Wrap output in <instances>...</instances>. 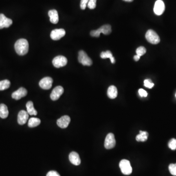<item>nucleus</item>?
I'll list each match as a JSON object with an SVG mask.
<instances>
[{
	"instance_id": "obj_33",
	"label": "nucleus",
	"mask_w": 176,
	"mask_h": 176,
	"mask_svg": "<svg viewBox=\"0 0 176 176\" xmlns=\"http://www.w3.org/2000/svg\"><path fill=\"white\" fill-rule=\"evenodd\" d=\"M140 57L141 56L138 55H136L134 56V61H138L139 60V59H140Z\"/></svg>"
},
{
	"instance_id": "obj_11",
	"label": "nucleus",
	"mask_w": 176,
	"mask_h": 176,
	"mask_svg": "<svg viewBox=\"0 0 176 176\" xmlns=\"http://www.w3.org/2000/svg\"><path fill=\"white\" fill-rule=\"evenodd\" d=\"M66 34V32L63 28L54 29L51 32V37L53 40H58L64 37Z\"/></svg>"
},
{
	"instance_id": "obj_2",
	"label": "nucleus",
	"mask_w": 176,
	"mask_h": 176,
	"mask_svg": "<svg viewBox=\"0 0 176 176\" xmlns=\"http://www.w3.org/2000/svg\"><path fill=\"white\" fill-rule=\"evenodd\" d=\"M111 26L109 25H105L100 27L99 28L95 31H92L91 32L90 34L91 36L95 37H99L100 33L108 35L111 33Z\"/></svg>"
},
{
	"instance_id": "obj_18",
	"label": "nucleus",
	"mask_w": 176,
	"mask_h": 176,
	"mask_svg": "<svg viewBox=\"0 0 176 176\" xmlns=\"http://www.w3.org/2000/svg\"><path fill=\"white\" fill-rule=\"evenodd\" d=\"M118 91L116 87L111 86L108 88L107 91V95L111 99H115L118 96Z\"/></svg>"
},
{
	"instance_id": "obj_27",
	"label": "nucleus",
	"mask_w": 176,
	"mask_h": 176,
	"mask_svg": "<svg viewBox=\"0 0 176 176\" xmlns=\"http://www.w3.org/2000/svg\"><path fill=\"white\" fill-rule=\"evenodd\" d=\"M168 146L171 150H175L176 149V139L175 138L171 139L169 142Z\"/></svg>"
},
{
	"instance_id": "obj_21",
	"label": "nucleus",
	"mask_w": 176,
	"mask_h": 176,
	"mask_svg": "<svg viewBox=\"0 0 176 176\" xmlns=\"http://www.w3.org/2000/svg\"><path fill=\"white\" fill-rule=\"evenodd\" d=\"M149 134L148 132L146 131H140L139 134L136 137V140L138 141H142L144 142L147 141L148 137Z\"/></svg>"
},
{
	"instance_id": "obj_25",
	"label": "nucleus",
	"mask_w": 176,
	"mask_h": 176,
	"mask_svg": "<svg viewBox=\"0 0 176 176\" xmlns=\"http://www.w3.org/2000/svg\"><path fill=\"white\" fill-rule=\"evenodd\" d=\"M146 52V50L145 48L144 47L141 46V47H138V48H137L136 50V53L137 55L139 56H141L145 55V53Z\"/></svg>"
},
{
	"instance_id": "obj_1",
	"label": "nucleus",
	"mask_w": 176,
	"mask_h": 176,
	"mask_svg": "<svg viewBox=\"0 0 176 176\" xmlns=\"http://www.w3.org/2000/svg\"><path fill=\"white\" fill-rule=\"evenodd\" d=\"M14 48L16 52L19 55H24L28 51L29 45L28 41L25 39H20L17 41Z\"/></svg>"
},
{
	"instance_id": "obj_17",
	"label": "nucleus",
	"mask_w": 176,
	"mask_h": 176,
	"mask_svg": "<svg viewBox=\"0 0 176 176\" xmlns=\"http://www.w3.org/2000/svg\"><path fill=\"white\" fill-rule=\"evenodd\" d=\"M48 16L50 17L51 23L54 24L58 23L59 21V16L57 10L55 9L50 10L48 12Z\"/></svg>"
},
{
	"instance_id": "obj_15",
	"label": "nucleus",
	"mask_w": 176,
	"mask_h": 176,
	"mask_svg": "<svg viewBox=\"0 0 176 176\" xmlns=\"http://www.w3.org/2000/svg\"><path fill=\"white\" fill-rule=\"evenodd\" d=\"M28 115L29 114L25 111L22 110L19 111L18 115V118H17L18 123L21 125L25 124L28 118V116H29Z\"/></svg>"
},
{
	"instance_id": "obj_28",
	"label": "nucleus",
	"mask_w": 176,
	"mask_h": 176,
	"mask_svg": "<svg viewBox=\"0 0 176 176\" xmlns=\"http://www.w3.org/2000/svg\"><path fill=\"white\" fill-rule=\"evenodd\" d=\"M144 85L145 87L149 89H151L154 86V84L152 82V81L150 79H146L144 81Z\"/></svg>"
},
{
	"instance_id": "obj_7",
	"label": "nucleus",
	"mask_w": 176,
	"mask_h": 176,
	"mask_svg": "<svg viewBox=\"0 0 176 176\" xmlns=\"http://www.w3.org/2000/svg\"><path fill=\"white\" fill-rule=\"evenodd\" d=\"M67 59L65 56L62 55L57 56L52 60L53 66L57 68L64 67L67 65Z\"/></svg>"
},
{
	"instance_id": "obj_35",
	"label": "nucleus",
	"mask_w": 176,
	"mask_h": 176,
	"mask_svg": "<svg viewBox=\"0 0 176 176\" xmlns=\"http://www.w3.org/2000/svg\"></svg>"
},
{
	"instance_id": "obj_4",
	"label": "nucleus",
	"mask_w": 176,
	"mask_h": 176,
	"mask_svg": "<svg viewBox=\"0 0 176 176\" xmlns=\"http://www.w3.org/2000/svg\"><path fill=\"white\" fill-rule=\"evenodd\" d=\"M78 59L79 63L84 66H90L93 64V61L91 59L84 51H80L79 52Z\"/></svg>"
},
{
	"instance_id": "obj_3",
	"label": "nucleus",
	"mask_w": 176,
	"mask_h": 176,
	"mask_svg": "<svg viewBox=\"0 0 176 176\" xmlns=\"http://www.w3.org/2000/svg\"><path fill=\"white\" fill-rule=\"evenodd\" d=\"M146 39L148 42L152 44H157L160 42V38L157 33L152 29L147 31L145 35Z\"/></svg>"
},
{
	"instance_id": "obj_23",
	"label": "nucleus",
	"mask_w": 176,
	"mask_h": 176,
	"mask_svg": "<svg viewBox=\"0 0 176 176\" xmlns=\"http://www.w3.org/2000/svg\"><path fill=\"white\" fill-rule=\"evenodd\" d=\"M41 123L40 119L38 118H32L29 119L28 122V126L31 128H33L38 126Z\"/></svg>"
},
{
	"instance_id": "obj_5",
	"label": "nucleus",
	"mask_w": 176,
	"mask_h": 176,
	"mask_svg": "<svg viewBox=\"0 0 176 176\" xmlns=\"http://www.w3.org/2000/svg\"><path fill=\"white\" fill-rule=\"evenodd\" d=\"M119 167L121 172L126 175H130L132 172V168L131 166L129 161L127 160H122L119 163Z\"/></svg>"
},
{
	"instance_id": "obj_12",
	"label": "nucleus",
	"mask_w": 176,
	"mask_h": 176,
	"mask_svg": "<svg viewBox=\"0 0 176 176\" xmlns=\"http://www.w3.org/2000/svg\"><path fill=\"white\" fill-rule=\"evenodd\" d=\"M28 94L27 90L24 88L21 87L19 88L16 91H14L12 94V98L15 100H19L22 98L26 96Z\"/></svg>"
},
{
	"instance_id": "obj_9",
	"label": "nucleus",
	"mask_w": 176,
	"mask_h": 176,
	"mask_svg": "<svg viewBox=\"0 0 176 176\" xmlns=\"http://www.w3.org/2000/svg\"><path fill=\"white\" fill-rule=\"evenodd\" d=\"M52 83L53 79L51 77H44L40 81L39 86L44 90H49L52 87Z\"/></svg>"
},
{
	"instance_id": "obj_22",
	"label": "nucleus",
	"mask_w": 176,
	"mask_h": 176,
	"mask_svg": "<svg viewBox=\"0 0 176 176\" xmlns=\"http://www.w3.org/2000/svg\"><path fill=\"white\" fill-rule=\"evenodd\" d=\"M100 57L102 59H110L112 64H114L115 63V58L113 57V55H112V53H111L110 51H106L102 52L100 54Z\"/></svg>"
},
{
	"instance_id": "obj_13",
	"label": "nucleus",
	"mask_w": 176,
	"mask_h": 176,
	"mask_svg": "<svg viewBox=\"0 0 176 176\" xmlns=\"http://www.w3.org/2000/svg\"><path fill=\"white\" fill-rule=\"evenodd\" d=\"M12 24V19L8 18L4 14H0V29L8 28Z\"/></svg>"
},
{
	"instance_id": "obj_24",
	"label": "nucleus",
	"mask_w": 176,
	"mask_h": 176,
	"mask_svg": "<svg viewBox=\"0 0 176 176\" xmlns=\"http://www.w3.org/2000/svg\"><path fill=\"white\" fill-rule=\"evenodd\" d=\"M10 82L9 80H4L0 81V91H3L9 88Z\"/></svg>"
},
{
	"instance_id": "obj_31",
	"label": "nucleus",
	"mask_w": 176,
	"mask_h": 176,
	"mask_svg": "<svg viewBox=\"0 0 176 176\" xmlns=\"http://www.w3.org/2000/svg\"><path fill=\"white\" fill-rule=\"evenodd\" d=\"M138 93L141 97H146L148 95L147 91L142 89H140L138 90Z\"/></svg>"
},
{
	"instance_id": "obj_19",
	"label": "nucleus",
	"mask_w": 176,
	"mask_h": 176,
	"mask_svg": "<svg viewBox=\"0 0 176 176\" xmlns=\"http://www.w3.org/2000/svg\"><path fill=\"white\" fill-rule=\"evenodd\" d=\"M8 107L6 106L5 104H0V118L5 119L8 118Z\"/></svg>"
},
{
	"instance_id": "obj_34",
	"label": "nucleus",
	"mask_w": 176,
	"mask_h": 176,
	"mask_svg": "<svg viewBox=\"0 0 176 176\" xmlns=\"http://www.w3.org/2000/svg\"><path fill=\"white\" fill-rule=\"evenodd\" d=\"M124 1L127 2H132L134 0H123Z\"/></svg>"
},
{
	"instance_id": "obj_6",
	"label": "nucleus",
	"mask_w": 176,
	"mask_h": 176,
	"mask_svg": "<svg viewBox=\"0 0 176 176\" xmlns=\"http://www.w3.org/2000/svg\"><path fill=\"white\" fill-rule=\"evenodd\" d=\"M116 141L114 134L113 133H109L107 135L104 142V146L107 149H111L115 147Z\"/></svg>"
},
{
	"instance_id": "obj_29",
	"label": "nucleus",
	"mask_w": 176,
	"mask_h": 176,
	"mask_svg": "<svg viewBox=\"0 0 176 176\" xmlns=\"http://www.w3.org/2000/svg\"><path fill=\"white\" fill-rule=\"evenodd\" d=\"M87 5L90 9H95L96 8V0H89Z\"/></svg>"
},
{
	"instance_id": "obj_14",
	"label": "nucleus",
	"mask_w": 176,
	"mask_h": 176,
	"mask_svg": "<svg viewBox=\"0 0 176 176\" xmlns=\"http://www.w3.org/2000/svg\"><path fill=\"white\" fill-rule=\"evenodd\" d=\"M71 121V118L68 115H64L57 121V125L62 129H65L68 126Z\"/></svg>"
},
{
	"instance_id": "obj_20",
	"label": "nucleus",
	"mask_w": 176,
	"mask_h": 176,
	"mask_svg": "<svg viewBox=\"0 0 176 176\" xmlns=\"http://www.w3.org/2000/svg\"><path fill=\"white\" fill-rule=\"evenodd\" d=\"M27 112L28 114L31 115H37V111L34 109L33 106V103L31 101L28 102L26 104Z\"/></svg>"
},
{
	"instance_id": "obj_26",
	"label": "nucleus",
	"mask_w": 176,
	"mask_h": 176,
	"mask_svg": "<svg viewBox=\"0 0 176 176\" xmlns=\"http://www.w3.org/2000/svg\"><path fill=\"white\" fill-rule=\"evenodd\" d=\"M169 170L172 175L176 176V164H170L169 166Z\"/></svg>"
},
{
	"instance_id": "obj_10",
	"label": "nucleus",
	"mask_w": 176,
	"mask_h": 176,
	"mask_svg": "<svg viewBox=\"0 0 176 176\" xmlns=\"http://www.w3.org/2000/svg\"><path fill=\"white\" fill-rule=\"evenodd\" d=\"M64 93V88L62 86H58L56 87L55 89L52 90V92L51 93V98L53 101L58 100L61 96L62 94Z\"/></svg>"
},
{
	"instance_id": "obj_8",
	"label": "nucleus",
	"mask_w": 176,
	"mask_h": 176,
	"mask_svg": "<svg viewBox=\"0 0 176 176\" xmlns=\"http://www.w3.org/2000/svg\"><path fill=\"white\" fill-rule=\"evenodd\" d=\"M165 5L162 0H157L154 4V12L157 15H161L165 10Z\"/></svg>"
},
{
	"instance_id": "obj_16",
	"label": "nucleus",
	"mask_w": 176,
	"mask_h": 176,
	"mask_svg": "<svg viewBox=\"0 0 176 176\" xmlns=\"http://www.w3.org/2000/svg\"><path fill=\"white\" fill-rule=\"evenodd\" d=\"M69 160L72 164L79 165L81 164V160L78 154L75 152H72L69 154Z\"/></svg>"
},
{
	"instance_id": "obj_32",
	"label": "nucleus",
	"mask_w": 176,
	"mask_h": 176,
	"mask_svg": "<svg viewBox=\"0 0 176 176\" xmlns=\"http://www.w3.org/2000/svg\"><path fill=\"white\" fill-rule=\"evenodd\" d=\"M46 176H60V175L56 171H51L48 173Z\"/></svg>"
},
{
	"instance_id": "obj_30",
	"label": "nucleus",
	"mask_w": 176,
	"mask_h": 176,
	"mask_svg": "<svg viewBox=\"0 0 176 176\" xmlns=\"http://www.w3.org/2000/svg\"><path fill=\"white\" fill-rule=\"evenodd\" d=\"M89 1V0H81L80 8H81V9L84 10L86 8Z\"/></svg>"
}]
</instances>
